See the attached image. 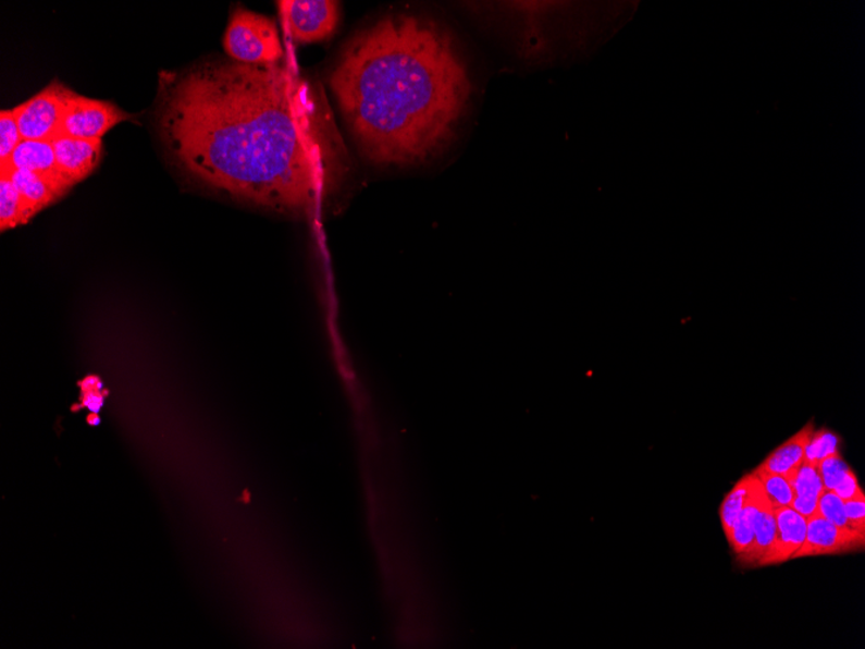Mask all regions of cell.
Segmentation results:
<instances>
[{
  "label": "cell",
  "mask_w": 865,
  "mask_h": 649,
  "mask_svg": "<svg viewBox=\"0 0 865 649\" xmlns=\"http://www.w3.org/2000/svg\"><path fill=\"white\" fill-rule=\"evenodd\" d=\"M759 481V480H758ZM757 516L754 523V539L744 555L738 558V562L745 566H763L775 548L776 536H778V526H776V518L771 502L763 490L759 482L757 495Z\"/></svg>",
  "instance_id": "cell-10"
},
{
  "label": "cell",
  "mask_w": 865,
  "mask_h": 649,
  "mask_svg": "<svg viewBox=\"0 0 865 649\" xmlns=\"http://www.w3.org/2000/svg\"><path fill=\"white\" fill-rule=\"evenodd\" d=\"M60 173L74 186L90 175L98 167L101 140H86L59 135L52 140Z\"/></svg>",
  "instance_id": "cell-8"
},
{
  "label": "cell",
  "mask_w": 865,
  "mask_h": 649,
  "mask_svg": "<svg viewBox=\"0 0 865 649\" xmlns=\"http://www.w3.org/2000/svg\"><path fill=\"white\" fill-rule=\"evenodd\" d=\"M759 481L757 476L752 474L751 487H749L747 500L744 509L740 512L738 522L733 526L730 538L731 548L738 558L751 549L754 539V523L757 516V495H758Z\"/></svg>",
  "instance_id": "cell-15"
},
{
  "label": "cell",
  "mask_w": 865,
  "mask_h": 649,
  "mask_svg": "<svg viewBox=\"0 0 865 649\" xmlns=\"http://www.w3.org/2000/svg\"><path fill=\"white\" fill-rule=\"evenodd\" d=\"M865 535L851 529H842L826 521L819 514L807 518L805 542L802 543L792 559L840 555L864 549Z\"/></svg>",
  "instance_id": "cell-7"
},
{
  "label": "cell",
  "mask_w": 865,
  "mask_h": 649,
  "mask_svg": "<svg viewBox=\"0 0 865 649\" xmlns=\"http://www.w3.org/2000/svg\"><path fill=\"white\" fill-rule=\"evenodd\" d=\"M330 86L367 160L412 167L454 139L472 95L455 40L432 20L380 19L345 47Z\"/></svg>",
  "instance_id": "cell-2"
},
{
  "label": "cell",
  "mask_w": 865,
  "mask_h": 649,
  "mask_svg": "<svg viewBox=\"0 0 865 649\" xmlns=\"http://www.w3.org/2000/svg\"><path fill=\"white\" fill-rule=\"evenodd\" d=\"M753 474L757 476L774 509L790 507V504L793 502L794 491L792 485L789 483L786 477L761 473V470H754Z\"/></svg>",
  "instance_id": "cell-19"
},
{
  "label": "cell",
  "mask_w": 865,
  "mask_h": 649,
  "mask_svg": "<svg viewBox=\"0 0 865 649\" xmlns=\"http://www.w3.org/2000/svg\"><path fill=\"white\" fill-rule=\"evenodd\" d=\"M840 437L828 429L814 430L805 450V463L817 467L829 456L840 454Z\"/></svg>",
  "instance_id": "cell-18"
},
{
  "label": "cell",
  "mask_w": 865,
  "mask_h": 649,
  "mask_svg": "<svg viewBox=\"0 0 865 649\" xmlns=\"http://www.w3.org/2000/svg\"><path fill=\"white\" fill-rule=\"evenodd\" d=\"M72 94L70 88L53 82L36 97L13 108L23 140L52 142L58 138Z\"/></svg>",
  "instance_id": "cell-4"
},
{
  "label": "cell",
  "mask_w": 865,
  "mask_h": 649,
  "mask_svg": "<svg viewBox=\"0 0 865 649\" xmlns=\"http://www.w3.org/2000/svg\"><path fill=\"white\" fill-rule=\"evenodd\" d=\"M223 47L236 63L247 65L276 64L284 53L275 23L260 13L242 9L230 20Z\"/></svg>",
  "instance_id": "cell-3"
},
{
  "label": "cell",
  "mask_w": 865,
  "mask_h": 649,
  "mask_svg": "<svg viewBox=\"0 0 865 649\" xmlns=\"http://www.w3.org/2000/svg\"><path fill=\"white\" fill-rule=\"evenodd\" d=\"M774 514L776 526H778V536H776L771 555L763 566L788 562L799 551L806 538L807 518L800 515L799 512L790 507H778L774 509Z\"/></svg>",
  "instance_id": "cell-12"
},
{
  "label": "cell",
  "mask_w": 865,
  "mask_h": 649,
  "mask_svg": "<svg viewBox=\"0 0 865 649\" xmlns=\"http://www.w3.org/2000/svg\"><path fill=\"white\" fill-rule=\"evenodd\" d=\"M128 119L131 114L121 111L112 102L81 97L73 93L67 101L60 135L101 140L109 130Z\"/></svg>",
  "instance_id": "cell-5"
},
{
  "label": "cell",
  "mask_w": 865,
  "mask_h": 649,
  "mask_svg": "<svg viewBox=\"0 0 865 649\" xmlns=\"http://www.w3.org/2000/svg\"><path fill=\"white\" fill-rule=\"evenodd\" d=\"M751 475H746L734 485V488L725 498L720 504L719 516L721 526L726 532L727 539L730 538L736 522H738L740 512L744 509L747 500L749 487H751Z\"/></svg>",
  "instance_id": "cell-17"
},
{
  "label": "cell",
  "mask_w": 865,
  "mask_h": 649,
  "mask_svg": "<svg viewBox=\"0 0 865 649\" xmlns=\"http://www.w3.org/2000/svg\"><path fill=\"white\" fill-rule=\"evenodd\" d=\"M817 514L826 518L829 523L840 526L842 529H851L847 514H844L843 501H841L833 491H824L819 500V505H817Z\"/></svg>",
  "instance_id": "cell-21"
},
{
  "label": "cell",
  "mask_w": 865,
  "mask_h": 649,
  "mask_svg": "<svg viewBox=\"0 0 865 649\" xmlns=\"http://www.w3.org/2000/svg\"><path fill=\"white\" fill-rule=\"evenodd\" d=\"M790 485L794 491L790 509L799 512L805 518L815 515L820 497L826 491L819 469L813 464L803 462Z\"/></svg>",
  "instance_id": "cell-14"
},
{
  "label": "cell",
  "mask_w": 865,
  "mask_h": 649,
  "mask_svg": "<svg viewBox=\"0 0 865 649\" xmlns=\"http://www.w3.org/2000/svg\"><path fill=\"white\" fill-rule=\"evenodd\" d=\"M0 173L10 176L32 218L50 207L52 203L59 200L71 189L65 183L54 180V177L27 172V170L0 169Z\"/></svg>",
  "instance_id": "cell-9"
},
{
  "label": "cell",
  "mask_w": 865,
  "mask_h": 649,
  "mask_svg": "<svg viewBox=\"0 0 865 649\" xmlns=\"http://www.w3.org/2000/svg\"><path fill=\"white\" fill-rule=\"evenodd\" d=\"M30 220L29 211L10 176L0 173V231L15 229Z\"/></svg>",
  "instance_id": "cell-16"
},
{
  "label": "cell",
  "mask_w": 865,
  "mask_h": 649,
  "mask_svg": "<svg viewBox=\"0 0 865 649\" xmlns=\"http://www.w3.org/2000/svg\"><path fill=\"white\" fill-rule=\"evenodd\" d=\"M814 430L813 423H808V425L803 427L799 433L790 437V439L782 443L781 446L775 449L773 453L766 457L765 462H763L755 470L780 475L786 477L790 483V481L793 480L796 470L800 469L803 461H805L806 445Z\"/></svg>",
  "instance_id": "cell-13"
},
{
  "label": "cell",
  "mask_w": 865,
  "mask_h": 649,
  "mask_svg": "<svg viewBox=\"0 0 865 649\" xmlns=\"http://www.w3.org/2000/svg\"><path fill=\"white\" fill-rule=\"evenodd\" d=\"M293 40L320 42L330 38L339 22V5L332 0H289L279 3Z\"/></svg>",
  "instance_id": "cell-6"
},
{
  "label": "cell",
  "mask_w": 865,
  "mask_h": 649,
  "mask_svg": "<svg viewBox=\"0 0 865 649\" xmlns=\"http://www.w3.org/2000/svg\"><path fill=\"white\" fill-rule=\"evenodd\" d=\"M817 469H819L824 488L832 491L842 480L843 476L847 475L850 467L849 464L842 460L841 455L837 454L817 464Z\"/></svg>",
  "instance_id": "cell-22"
},
{
  "label": "cell",
  "mask_w": 865,
  "mask_h": 649,
  "mask_svg": "<svg viewBox=\"0 0 865 649\" xmlns=\"http://www.w3.org/2000/svg\"><path fill=\"white\" fill-rule=\"evenodd\" d=\"M159 125L189 175L264 208L314 209L342 176L329 109L277 64L209 61L162 75Z\"/></svg>",
  "instance_id": "cell-1"
},
{
  "label": "cell",
  "mask_w": 865,
  "mask_h": 649,
  "mask_svg": "<svg viewBox=\"0 0 865 649\" xmlns=\"http://www.w3.org/2000/svg\"><path fill=\"white\" fill-rule=\"evenodd\" d=\"M22 142L23 136L20 134L13 109H10V111L9 109H3L0 112V163L9 161L13 150Z\"/></svg>",
  "instance_id": "cell-20"
},
{
  "label": "cell",
  "mask_w": 865,
  "mask_h": 649,
  "mask_svg": "<svg viewBox=\"0 0 865 649\" xmlns=\"http://www.w3.org/2000/svg\"><path fill=\"white\" fill-rule=\"evenodd\" d=\"M0 169L27 170V172L54 177V180L65 183L66 186L73 187L60 173L52 142L23 140L13 150L9 161L0 163Z\"/></svg>",
  "instance_id": "cell-11"
},
{
  "label": "cell",
  "mask_w": 865,
  "mask_h": 649,
  "mask_svg": "<svg viewBox=\"0 0 865 649\" xmlns=\"http://www.w3.org/2000/svg\"><path fill=\"white\" fill-rule=\"evenodd\" d=\"M832 491L843 502L864 495V491L861 488L860 481H857V477L854 470L851 468Z\"/></svg>",
  "instance_id": "cell-24"
},
{
  "label": "cell",
  "mask_w": 865,
  "mask_h": 649,
  "mask_svg": "<svg viewBox=\"0 0 865 649\" xmlns=\"http://www.w3.org/2000/svg\"><path fill=\"white\" fill-rule=\"evenodd\" d=\"M850 528L865 535V495L843 502Z\"/></svg>",
  "instance_id": "cell-23"
}]
</instances>
